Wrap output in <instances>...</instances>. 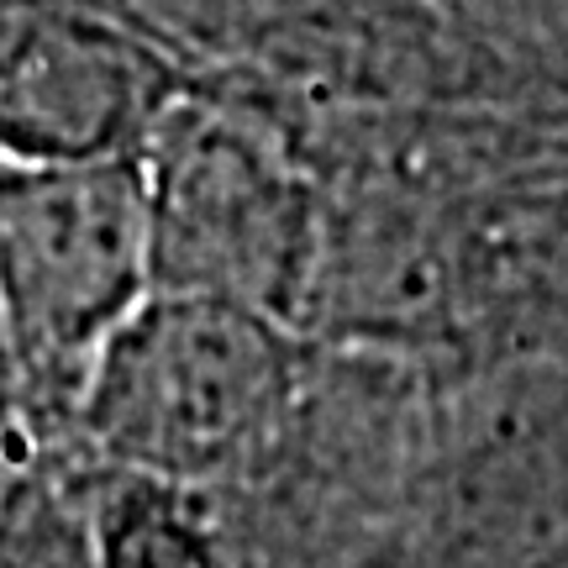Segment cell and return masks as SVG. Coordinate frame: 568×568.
<instances>
[{"instance_id": "9c48e42d", "label": "cell", "mask_w": 568, "mask_h": 568, "mask_svg": "<svg viewBox=\"0 0 568 568\" xmlns=\"http://www.w3.org/2000/svg\"><path fill=\"white\" fill-rule=\"evenodd\" d=\"M38 458H42V447L21 432V422H0V510H6V500H11L17 479L38 464Z\"/></svg>"}, {"instance_id": "5b68a950", "label": "cell", "mask_w": 568, "mask_h": 568, "mask_svg": "<svg viewBox=\"0 0 568 568\" xmlns=\"http://www.w3.org/2000/svg\"><path fill=\"white\" fill-rule=\"evenodd\" d=\"M568 542V358L443 368L379 568H537Z\"/></svg>"}, {"instance_id": "277c9868", "label": "cell", "mask_w": 568, "mask_h": 568, "mask_svg": "<svg viewBox=\"0 0 568 568\" xmlns=\"http://www.w3.org/2000/svg\"><path fill=\"white\" fill-rule=\"evenodd\" d=\"M148 295L153 253L138 153L0 159V326L17 368V422L42 453H59L95 353Z\"/></svg>"}, {"instance_id": "8fae6325", "label": "cell", "mask_w": 568, "mask_h": 568, "mask_svg": "<svg viewBox=\"0 0 568 568\" xmlns=\"http://www.w3.org/2000/svg\"><path fill=\"white\" fill-rule=\"evenodd\" d=\"M295 6H301V0H295ZM295 6H290V11H295ZM264 32H268V27H264ZM264 32H258V38H264Z\"/></svg>"}, {"instance_id": "3957f363", "label": "cell", "mask_w": 568, "mask_h": 568, "mask_svg": "<svg viewBox=\"0 0 568 568\" xmlns=\"http://www.w3.org/2000/svg\"><path fill=\"white\" fill-rule=\"evenodd\" d=\"M138 163L153 290L243 305L301 332L322 247V180L280 116L216 74L169 105Z\"/></svg>"}, {"instance_id": "30bf717a", "label": "cell", "mask_w": 568, "mask_h": 568, "mask_svg": "<svg viewBox=\"0 0 568 568\" xmlns=\"http://www.w3.org/2000/svg\"><path fill=\"white\" fill-rule=\"evenodd\" d=\"M537 568H568V542H564V548H558V552H548V558H542V564H537Z\"/></svg>"}, {"instance_id": "8992f818", "label": "cell", "mask_w": 568, "mask_h": 568, "mask_svg": "<svg viewBox=\"0 0 568 568\" xmlns=\"http://www.w3.org/2000/svg\"><path fill=\"white\" fill-rule=\"evenodd\" d=\"M211 69L111 0H0V159L138 153Z\"/></svg>"}, {"instance_id": "ba28073f", "label": "cell", "mask_w": 568, "mask_h": 568, "mask_svg": "<svg viewBox=\"0 0 568 568\" xmlns=\"http://www.w3.org/2000/svg\"><path fill=\"white\" fill-rule=\"evenodd\" d=\"M0 568H84L69 468L38 458L0 510Z\"/></svg>"}, {"instance_id": "6da1fadb", "label": "cell", "mask_w": 568, "mask_h": 568, "mask_svg": "<svg viewBox=\"0 0 568 568\" xmlns=\"http://www.w3.org/2000/svg\"><path fill=\"white\" fill-rule=\"evenodd\" d=\"M443 364L311 343L295 400L253 458L201 489L232 568H379Z\"/></svg>"}, {"instance_id": "52a82bcc", "label": "cell", "mask_w": 568, "mask_h": 568, "mask_svg": "<svg viewBox=\"0 0 568 568\" xmlns=\"http://www.w3.org/2000/svg\"><path fill=\"white\" fill-rule=\"evenodd\" d=\"M63 468L84 568H232L201 489L116 468Z\"/></svg>"}, {"instance_id": "7a4b0ae2", "label": "cell", "mask_w": 568, "mask_h": 568, "mask_svg": "<svg viewBox=\"0 0 568 568\" xmlns=\"http://www.w3.org/2000/svg\"><path fill=\"white\" fill-rule=\"evenodd\" d=\"M301 368V332L243 305L153 290L95 353L59 458L216 489L274 437Z\"/></svg>"}]
</instances>
